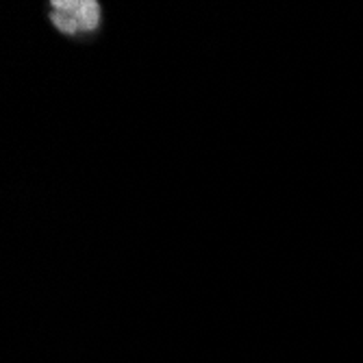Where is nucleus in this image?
Listing matches in <instances>:
<instances>
[{"mask_svg": "<svg viewBox=\"0 0 363 363\" xmlns=\"http://www.w3.org/2000/svg\"><path fill=\"white\" fill-rule=\"evenodd\" d=\"M52 26L68 38L91 35L101 28V5L94 0H65V3H50Z\"/></svg>", "mask_w": 363, "mask_h": 363, "instance_id": "nucleus-1", "label": "nucleus"}]
</instances>
